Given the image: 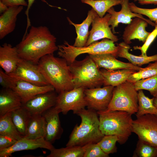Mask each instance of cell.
I'll return each instance as SVG.
<instances>
[{
    "instance_id": "3957f363",
    "label": "cell",
    "mask_w": 157,
    "mask_h": 157,
    "mask_svg": "<svg viewBox=\"0 0 157 157\" xmlns=\"http://www.w3.org/2000/svg\"><path fill=\"white\" fill-rule=\"evenodd\" d=\"M76 114L81 117V122L79 125L76 124L74 127L66 147H82L89 144L97 143L104 135L99 129L97 112L84 108Z\"/></svg>"
},
{
    "instance_id": "30bf717a",
    "label": "cell",
    "mask_w": 157,
    "mask_h": 157,
    "mask_svg": "<svg viewBox=\"0 0 157 157\" xmlns=\"http://www.w3.org/2000/svg\"><path fill=\"white\" fill-rule=\"evenodd\" d=\"M114 87L108 85L85 89L84 94L88 109L97 112L105 110L111 100Z\"/></svg>"
},
{
    "instance_id": "5b68a950",
    "label": "cell",
    "mask_w": 157,
    "mask_h": 157,
    "mask_svg": "<svg viewBox=\"0 0 157 157\" xmlns=\"http://www.w3.org/2000/svg\"><path fill=\"white\" fill-rule=\"evenodd\" d=\"M74 88L90 89L103 85L99 68L89 56L81 61L75 60L69 65Z\"/></svg>"
},
{
    "instance_id": "1f68e13d",
    "label": "cell",
    "mask_w": 157,
    "mask_h": 157,
    "mask_svg": "<svg viewBox=\"0 0 157 157\" xmlns=\"http://www.w3.org/2000/svg\"><path fill=\"white\" fill-rule=\"evenodd\" d=\"M157 74V61L150 63L147 67L131 74L127 79L128 81L134 83L140 80Z\"/></svg>"
},
{
    "instance_id": "d6986e66",
    "label": "cell",
    "mask_w": 157,
    "mask_h": 157,
    "mask_svg": "<svg viewBox=\"0 0 157 157\" xmlns=\"http://www.w3.org/2000/svg\"><path fill=\"white\" fill-rule=\"evenodd\" d=\"M13 90L20 97L22 104L37 95L42 93L55 91L51 85L39 86L22 81H17Z\"/></svg>"
},
{
    "instance_id": "d4e9b609",
    "label": "cell",
    "mask_w": 157,
    "mask_h": 157,
    "mask_svg": "<svg viewBox=\"0 0 157 157\" xmlns=\"http://www.w3.org/2000/svg\"><path fill=\"white\" fill-rule=\"evenodd\" d=\"M46 134V121L40 115H31L27 126L24 138L36 139L45 137Z\"/></svg>"
},
{
    "instance_id": "e575fe53",
    "label": "cell",
    "mask_w": 157,
    "mask_h": 157,
    "mask_svg": "<svg viewBox=\"0 0 157 157\" xmlns=\"http://www.w3.org/2000/svg\"><path fill=\"white\" fill-rule=\"evenodd\" d=\"M133 157H154L157 156V149L139 140Z\"/></svg>"
},
{
    "instance_id": "ba28073f",
    "label": "cell",
    "mask_w": 157,
    "mask_h": 157,
    "mask_svg": "<svg viewBox=\"0 0 157 157\" xmlns=\"http://www.w3.org/2000/svg\"><path fill=\"white\" fill-rule=\"evenodd\" d=\"M132 132L139 140L157 149V115L147 114L133 120Z\"/></svg>"
},
{
    "instance_id": "cb8c5ba5",
    "label": "cell",
    "mask_w": 157,
    "mask_h": 157,
    "mask_svg": "<svg viewBox=\"0 0 157 157\" xmlns=\"http://www.w3.org/2000/svg\"><path fill=\"white\" fill-rule=\"evenodd\" d=\"M103 78L104 86H117L127 81L132 74L137 72L133 69H122L112 70L105 69L100 70Z\"/></svg>"
},
{
    "instance_id": "7bdbcfd3",
    "label": "cell",
    "mask_w": 157,
    "mask_h": 157,
    "mask_svg": "<svg viewBox=\"0 0 157 157\" xmlns=\"http://www.w3.org/2000/svg\"><path fill=\"white\" fill-rule=\"evenodd\" d=\"M134 1H138L140 4H154L157 5V0H133Z\"/></svg>"
},
{
    "instance_id": "9c48e42d",
    "label": "cell",
    "mask_w": 157,
    "mask_h": 157,
    "mask_svg": "<svg viewBox=\"0 0 157 157\" xmlns=\"http://www.w3.org/2000/svg\"><path fill=\"white\" fill-rule=\"evenodd\" d=\"M85 89L83 87L74 88L60 93L57 95L55 107L64 115L67 114L70 110L76 114L87 106L84 94Z\"/></svg>"
},
{
    "instance_id": "5bb4252c",
    "label": "cell",
    "mask_w": 157,
    "mask_h": 157,
    "mask_svg": "<svg viewBox=\"0 0 157 157\" xmlns=\"http://www.w3.org/2000/svg\"><path fill=\"white\" fill-rule=\"evenodd\" d=\"M57 95L54 91L40 94L22 106L26 108L31 115H42L45 111L55 106Z\"/></svg>"
},
{
    "instance_id": "7c38bea8",
    "label": "cell",
    "mask_w": 157,
    "mask_h": 157,
    "mask_svg": "<svg viewBox=\"0 0 157 157\" xmlns=\"http://www.w3.org/2000/svg\"><path fill=\"white\" fill-rule=\"evenodd\" d=\"M110 17V15L108 13L102 18L98 15L95 17L92 23V28L85 46L102 39H108L114 42L118 40L117 36L113 33L108 24Z\"/></svg>"
},
{
    "instance_id": "f1b7e54d",
    "label": "cell",
    "mask_w": 157,
    "mask_h": 157,
    "mask_svg": "<svg viewBox=\"0 0 157 157\" xmlns=\"http://www.w3.org/2000/svg\"><path fill=\"white\" fill-rule=\"evenodd\" d=\"M138 108L136 117L147 114L157 115V108L153 104L154 97L151 99L146 96L142 90L138 91Z\"/></svg>"
},
{
    "instance_id": "ab89813d",
    "label": "cell",
    "mask_w": 157,
    "mask_h": 157,
    "mask_svg": "<svg viewBox=\"0 0 157 157\" xmlns=\"http://www.w3.org/2000/svg\"><path fill=\"white\" fill-rule=\"evenodd\" d=\"M17 141V140L10 137L0 135V151L11 147Z\"/></svg>"
},
{
    "instance_id": "44dd1931",
    "label": "cell",
    "mask_w": 157,
    "mask_h": 157,
    "mask_svg": "<svg viewBox=\"0 0 157 157\" xmlns=\"http://www.w3.org/2000/svg\"><path fill=\"white\" fill-rule=\"evenodd\" d=\"M23 9L22 6L8 7L0 16V39H2L14 30L18 15Z\"/></svg>"
},
{
    "instance_id": "e0dca14e",
    "label": "cell",
    "mask_w": 157,
    "mask_h": 157,
    "mask_svg": "<svg viewBox=\"0 0 157 157\" xmlns=\"http://www.w3.org/2000/svg\"><path fill=\"white\" fill-rule=\"evenodd\" d=\"M148 23L143 19L135 17L125 27L122 35L124 42L129 44L135 39L144 43L151 32L146 30Z\"/></svg>"
},
{
    "instance_id": "484cf974",
    "label": "cell",
    "mask_w": 157,
    "mask_h": 157,
    "mask_svg": "<svg viewBox=\"0 0 157 157\" xmlns=\"http://www.w3.org/2000/svg\"><path fill=\"white\" fill-rule=\"evenodd\" d=\"M117 46V56L127 59L134 65L140 66L150 62L157 61V54L150 56H138L129 53V51L131 47L124 42L118 44Z\"/></svg>"
},
{
    "instance_id": "603a6c76",
    "label": "cell",
    "mask_w": 157,
    "mask_h": 157,
    "mask_svg": "<svg viewBox=\"0 0 157 157\" xmlns=\"http://www.w3.org/2000/svg\"><path fill=\"white\" fill-rule=\"evenodd\" d=\"M21 99L13 90L3 88L0 92V116L22 106Z\"/></svg>"
},
{
    "instance_id": "4316f807",
    "label": "cell",
    "mask_w": 157,
    "mask_h": 157,
    "mask_svg": "<svg viewBox=\"0 0 157 157\" xmlns=\"http://www.w3.org/2000/svg\"><path fill=\"white\" fill-rule=\"evenodd\" d=\"M31 114L23 106L11 112L12 121L19 134L24 137L26 135L28 122Z\"/></svg>"
},
{
    "instance_id": "4dcf8cb0",
    "label": "cell",
    "mask_w": 157,
    "mask_h": 157,
    "mask_svg": "<svg viewBox=\"0 0 157 157\" xmlns=\"http://www.w3.org/2000/svg\"><path fill=\"white\" fill-rule=\"evenodd\" d=\"M84 146L67 147L60 149L54 148L50 151L47 157H83Z\"/></svg>"
},
{
    "instance_id": "74e56055",
    "label": "cell",
    "mask_w": 157,
    "mask_h": 157,
    "mask_svg": "<svg viewBox=\"0 0 157 157\" xmlns=\"http://www.w3.org/2000/svg\"><path fill=\"white\" fill-rule=\"evenodd\" d=\"M17 81L0 69V84L3 88L13 89L16 86Z\"/></svg>"
},
{
    "instance_id": "60d3db41",
    "label": "cell",
    "mask_w": 157,
    "mask_h": 157,
    "mask_svg": "<svg viewBox=\"0 0 157 157\" xmlns=\"http://www.w3.org/2000/svg\"><path fill=\"white\" fill-rule=\"evenodd\" d=\"M42 2H44L49 6L52 7L51 5L49 4L46 0H41ZM35 0H28V5L27 6V9L25 11V14L26 15L27 18V26L26 28L25 33L23 35L24 37L26 36L28 33L27 31L28 28L31 26V23L29 16V13L30 9L32 6Z\"/></svg>"
},
{
    "instance_id": "8d00e7d4",
    "label": "cell",
    "mask_w": 157,
    "mask_h": 157,
    "mask_svg": "<svg viewBox=\"0 0 157 157\" xmlns=\"http://www.w3.org/2000/svg\"><path fill=\"white\" fill-rule=\"evenodd\" d=\"M129 5L132 12L146 16L152 21L157 20V8L152 9L140 8L133 2H129Z\"/></svg>"
},
{
    "instance_id": "d590c367",
    "label": "cell",
    "mask_w": 157,
    "mask_h": 157,
    "mask_svg": "<svg viewBox=\"0 0 157 157\" xmlns=\"http://www.w3.org/2000/svg\"><path fill=\"white\" fill-rule=\"evenodd\" d=\"M84 152L83 157H108L97 143H90L83 146Z\"/></svg>"
},
{
    "instance_id": "7402d4cb",
    "label": "cell",
    "mask_w": 157,
    "mask_h": 157,
    "mask_svg": "<svg viewBox=\"0 0 157 157\" xmlns=\"http://www.w3.org/2000/svg\"><path fill=\"white\" fill-rule=\"evenodd\" d=\"M97 15L95 10L92 8L88 11L86 18L80 24H75L72 21L69 17H67L69 24L73 25L75 27L77 34V37L73 46L77 47L85 46L89 35V27L92 24L93 19Z\"/></svg>"
},
{
    "instance_id": "4fadbf2b",
    "label": "cell",
    "mask_w": 157,
    "mask_h": 157,
    "mask_svg": "<svg viewBox=\"0 0 157 157\" xmlns=\"http://www.w3.org/2000/svg\"><path fill=\"white\" fill-rule=\"evenodd\" d=\"M129 0H122L121 4L122 8L120 11H115L113 7H112L107 11L111 15L108 24L111 26L112 31L114 34L118 33L115 31V29L118 26L119 23L128 24L132 20V18L135 17L142 18L147 21L149 24L155 26V23L150 19L144 18L141 14L132 12L129 7Z\"/></svg>"
},
{
    "instance_id": "f6af8a7d",
    "label": "cell",
    "mask_w": 157,
    "mask_h": 157,
    "mask_svg": "<svg viewBox=\"0 0 157 157\" xmlns=\"http://www.w3.org/2000/svg\"><path fill=\"white\" fill-rule=\"evenodd\" d=\"M153 104L157 108V97H154Z\"/></svg>"
},
{
    "instance_id": "83f0119b",
    "label": "cell",
    "mask_w": 157,
    "mask_h": 157,
    "mask_svg": "<svg viewBox=\"0 0 157 157\" xmlns=\"http://www.w3.org/2000/svg\"><path fill=\"white\" fill-rule=\"evenodd\" d=\"M0 135L7 136L17 140L24 137L19 134L13 123L11 112L0 116Z\"/></svg>"
},
{
    "instance_id": "52a82bcc",
    "label": "cell",
    "mask_w": 157,
    "mask_h": 157,
    "mask_svg": "<svg viewBox=\"0 0 157 157\" xmlns=\"http://www.w3.org/2000/svg\"><path fill=\"white\" fill-rule=\"evenodd\" d=\"M137 91L133 83L127 81L115 87L108 108L104 111L100 112L123 111L131 115L136 113L138 108Z\"/></svg>"
},
{
    "instance_id": "8fae6325",
    "label": "cell",
    "mask_w": 157,
    "mask_h": 157,
    "mask_svg": "<svg viewBox=\"0 0 157 157\" xmlns=\"http://www.w3.org/2000/svg\"><path fill=\"white\" fill-rule=\"evenodd\" d=\"M9 75L17 81H22L39 86L50 85L40 71L37 65L22 59L14 71Z\"/></svg>"
},
{
    "instance_id": "bcb514c9",
    "label": "cell",
    "mask_w": 157,
    "mask_h": 157,
    "mask_svg": "<svg viewBox=\"0 0 157 157\" xmlns=\"http://www.w3.org/2000/svg\"><path fill=\"white\" fill-rule=\"evenodd\" d=\"M155 22V25H156L157 26V20L155 21V22Z\"/></svg>"
},
{
    "instance_id": "ac0fdd59",
    "label": "cell",
    "mask_w": 157,
    "mask_h": 157,
    "mask_svg": "<svg viewBox=\"0 0 157 157\" xmlns=\"http://www.w3.org/2000/svg\"><path fill=\"white\" fill-rule=\"evenodd\" d=\"M89 56L99 68H103L108 70L129 69L138 71L142 68L134 65L131 63H124L119 61L110 53L89 55Z\"/></svg>"
},
{
    "instance_id": "7a4b0ae2",
    "label": "cell",
    "mask_w": 157,
    "mask_h": 157,
    "mask_svg": "<svg viewBox=\"0 0 157 157\" xmlns=\"http://www.w3.org/2000/svg\"><path fill=\"white\" fill-rule=\"evenodd\" d=\"M37 65L47 81L58 94L74 88L69 66L64 59L55 57L53 54H47Z\"/></svg>"
},
{
    "instance_id": "ee69618b",
    "label": "cell",
    "mask_w": 157,
    "mask_h": 157,
    "mask_svg": "<svg viewBox=\"0 0 157 157\" xmlns=\"http://www.w3.org/2000/svg\"><path fill=\"white\" fill-rule=\"evenodd\" d=\"M8 7L5 4L2 3L1 1H0V14H2L6 11L8 8Z\"/></svg>"
},
{
    "instance_id": "2e32d148",
    "label": "cell",
    "mask_w": 157,
    "mask_h": 157,
    "mask_svg": "<svg viewBox=\"0 0 157 157\" xmlns=\"http://www.w3.org/2000/svg\"><path fill=\"white\" fill-rule=\"evenodd\" d=\"M42 148L50 151L55 148L52 144L46 140L44 138L29 139L23 137L18 140L12 146L0 151V157H8L15 152Z\"/></svg>"
},
{
    "instance_id": "b9f144b4",
    "label": "cell",
    "mask_w": 157,
    "mask_h": 157,
    "mask_svg": "<svg viewBox=\"0 0 157 157\" xmlns=\"http://www.w3.org/2000/svg\"><path fill=\"white\" fill-rule=\"evenodd\" d=\"M8 7L22 6H27L28 3L25 0H0Z\"/></svg>"
},
{
    "instance_id": "d6a6232c",
    "label": "cell",
    "mask_w": 157,
    "mask_h": 157,
    "mask_svg": "<svg viewBox=\"0 0 157 157\" xmlns=\"http://www.w3.org/2000/svg\"><path fill=\"white\" fill-rule=\"evenodd\" d=\"M136 90L148 91L154 97H157V74L138 81L134 83Z\"/></svg>"
},
{
    "instance_id": "8992f818",
    "label": "cell",
    "mask_w": 157,
    "mask_h": 157,
    "mask_svg": "<svg viewBox=\"0 0 157 157\" xmlns=\"http://www.w3.org/2000/svg\"><path fill=\"white\" fill-rule=\"evenodd\" d=\"M114 42L108 39H104L100 42L96 41L90 45L82 47H75L64 41V44L58 45V56L64 59L68 65L73 63L77 57L84 53L95 55L110 53L117 56L118 47Z\"/></svg>"
},
{
    "instance_id": "f546056e",
    "label": "cell",
    "mask_w": 157,
    "mask_h": 157,
    "mask_svg": "<svg viewBox=\"0 0 157 157\" xmlns=\"http://www.w3.org/2000/svg\"><path fill=\"white\" fill-rule=\"evenodd\" d=\"M83 3L90 6L101 18L113 6L121 4L122 0H81Z\"/></svg>"
},
{
    "instance_id": "ffe728a7",
    "label": "cell",
    "mask_w": 157,
    "mask_h": 157,
    "mask_svg": "<svg viewBox=\"0 0 157 157\" xmlns=\"http://www.w3.org/2000/svg\"><path fill=\"white\" fill-rule=\"evenodd\" d=\"M21 59L16 47L7 43L0 46V66L6 74L14 71Z\"/></svg>"
},
{
    "instance_id": "277c9868",
    "label": "cell",
    "mask_w": 157,
    "mask_h": 157,
    "mask_svg": "<svg viewBox=\"0 0 157 157\" xmlns=\"http://www.w3.org/2000/svg\"><path fill=\"white\" fill-rule=\"evenodd\" d=\"M99 115V129L104 135H117L118 142L125 143L131 135L133 120L132 115L123 111L97 112Z\"/></svg>"
},
{
    "instance_id": "9a60e30c",
    "label": "cell",
    "mask_w": 157,
    "mask_h": 157,
    "mask_svg": "<svg viewBox=\"0 0 157 157\" xmlns=\"http://www.w3.org/2000/svg\"><path fill=\"white\" fill-rule=\"evenodd\" d=\"M60 110L53 107L42 115L46 121V134L44 138L52 144L60 138L63 132L59 114Z\"/></svg>"
},
{
    "instance_id": "6da1fadb",
    "label": "cell",
    "mask_w": 157,
    "mask_h": 157,
    "mask_svg": "<svg viewBox=\"0 0 157 157\" xmlns=\"http://www.w3.org/2000/svg\"><path fill=\"white\" fill-rule=\"evenodd\" d=\"M56 38L45 26H31L16 46L21 59L37 65L43 56L58 50Z\"/></svg>"
},
{
    "instance_id": "836d02e7",
    "label": "cell",
    "mask_w": 157,
    "mask_h": 157,
    "mask_svg": "<svg viewBox=\"0 0 157 157\" xmlns=\"http://www.w3.org/2000/svg\"><path fill=\"white\" fill-rule=\"evenodd\" d=\"M118 140L116 135H104L97 143L104 153L109 155L117 152L116 143Z\"/></svg>"
},
{
    "instance_id": "f35d334b",
    "label": "cell",
    "mask_w": 157,
    "mask_h": 157,
    "mask_svg": "<svg viewBox=\"0 0 157 157\" xmlns=\"http://www.w3.org/2000/svg\"><path fill=\"white\" fill-rule=\"evenodd\" d=\"M155 28L151 32L148 36L144 44L142 46H134L133 47L134 50H139L141 51L142 56H147V50L153 42L157 36V26L155 25Z\"/></svg>"
}]
</instances>
